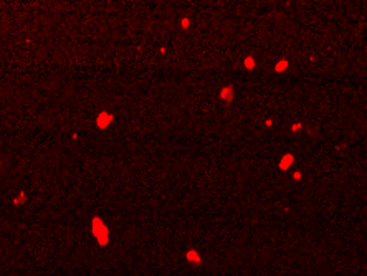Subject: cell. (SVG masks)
I'll return each mask as SVG.
<instances>
[{
  "mask_svg": "<svg viewBox=\"0 0 367 276\" xmlns=\"http://www.w3.org/2000/svg\"><path fill=\"white\" fill-rule=\"evenodd\" d=\"M245 68H248V70H253L255 68V60L251 58V56L245 58Z\"/></svg>",
  "mask_w": 367,
  "mask_h": 276,
  "instance_id": "7",
  "label": "cell"
},
{
  "mask_svg": "<svg viewBox=\"0 0 367 276\" xmlns=\"http://www.w3.org/2000/svg\"><path fill=\"white\" fill-rule=\"evenodd\" d=\"M294 179H296V180H299L301 179V172H294V175H293Z\"/></svg>",
  "mask_w": 367,
  "mask_h": 276,
  "instance_id": "11",
  "label": "cell"
},
{
  "mask_svg": "<svg viewBox=\"0 0 367 276\" xmlns=\"http://www.w3.org/2000/svg\"><path fill=\"white\" fill-rule=\"evenodd\" d=\"M22 200H27V195H25V193H22V195H20V197H18V198H17V200H15V204H20V202H22Z\"/></svg>",
  "mask_w": 367,
  "mask_h": 276,
  "instance_id": "8",
  "label": "cell"
},
{
  "mask_svg": "<svg viewBox=\"0 0 367 276\" xmlns=\"http://www.w3.org/2000/svg\"><path fill=\"white\" fill-rule=\"evenodd\" d=\"M288 66H289V61H288V60H280V61L274 65V71H276V73H281V71H285Z\"/></svg>",
  "mask_w": 367,
  "mask_h": 276,
  "instance_id": "5",
  "label": "cell"
},
{
  "mask_svg": "<svg viewBox=\"0 0 367 276\" xmlns=\"http://www.w3.org/2000/svg\"><path fill=\"white\" fill-rule=\"evenodd\" d=\"M93 233H94V237L98 238L99 245H106L107 243V228H106V225L103 223L98 217L93 218Z\"/></svg>",
  "mask_w": 367,
  "mask_h": 276,
  "instance_id": "1",
  "label": "cell"
},
{
  "mask_svg": "<svg viewBox=\"0 0 367 276\" xmlns=\"http://www.w3.org/2000/svg\"><path fill=\"white\" fill-rule=\"evenodd\" d=\"M189 25H190V20H189V18H184V20H182V26H184V28H187Z\"/></svg>",
  "mask_w": 367,
  "mask_h": 276,
  "instance_id": "9",
  "label": "cell"
},
{
  "mask_svg": "<svg viewBox=\"0 0 367 276\" xmlns=\"http://www.w3.org/2000/svg\"><path fill=\"white\" fill-rule=\"evenodd\" d=\"M111 121H113V114H111V112H107V111L99 112V116H98V119H96V122H98V127H99V129L107 127V126L111 124Z\"/></svg>",
  "mask_w": 367,
  "mask_h": 276,
  "instance_id": "2",
  "label": "cell"
},
{
  "mask_svg": "<svg viewBox=\"0 0 367 276\" xmlns=\"http://www.w3.org/2000/svg\"><path fill=\"white\" fill-rule=\"evenodd\" d=\"M294 162V156L293 154H285L283 156V159L280 160V169L281 170H286V169H289V165Z\"/></svg>",
  "mask_w": 367,
  "mask_h": 276,
  "instance_id": "3",
  "label": "cell"
},
{
  "mask_svg": "<svg viewBox=\"0 0 367 276\" xmlns=\"http://www.w3.org/2000/svg\"><path fill=\"white\" fill-rule=\"evenodd\" d=\"M301 126H303V124H299V122H298V124H294L293 127H291V131H293V132H296V131H299V129H301Z\"/></svg>",
  "mask_w": 367,
  "mask_h": 276,
  "instance_id": "10",
  "label": "cell"
},
{
  "mask_svg": "<svg viewBox=\"0 0 367 276\" xmlns=\"http://www.w3.org/2000/svg\"><path fill=\"white\" fill-rule=\"evenodd\" d=\"M220 98L225 101H232L233 99V86H225L220 91Z\"/></svg>",
  "mask_w": 367,
  "mask_h": 276,
  "instance_id": "4",
  "label": "cell"
},
{
  "mask_svg": "<svg viewBox=\"0 0 367 276\" xmlns=\"http://www.w3.org/2000/svg\"><path fill=\"white\" fill-rule=\"evenodd\" d=\"M187 260L189 261H194V263H200V256H199V253L194 251V250L187 251Z\"/></svg>",
  "mask_w": 367,
  "mask_h": 276,
  "instance_id": "6",
  "label": "cell"
}]
</instances>
